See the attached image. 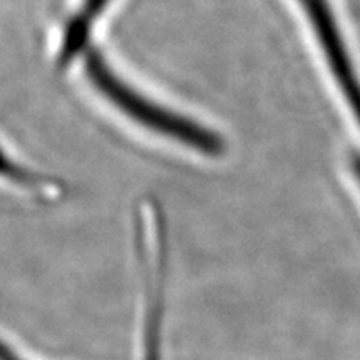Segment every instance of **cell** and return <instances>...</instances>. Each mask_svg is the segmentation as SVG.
Listing matches in <instances>:
<instances>
[{
  "mask_svg": "<svg viewBox=\"0 0 360 360\" xmlns=\"http://www.w3.org/2000/svg\"><path fill=\"white\" fill-rule=\"evenodd\" d=\"M85 70L92 84L101 90L119 110L134 119L135 122L165 137L191 146L207 155L222 154L225 143L217 132L192 122L191 119L157 105L148 98L135 92L122 82L103 60L97 51H92L85 58Z\"/></svg>",
  "mask_w": 360,
  "mask_h": 360,
  "instance_id": "obj_1",
  "label": "cell"
},
{
  "mask_svg": "<svg viewBox=\"0 0 360 360\" xmlns=\"http://www.w3.org/2000/svg\"><path fill=\"white\" fill-rule=\"evenodd\" d=\"M0 175L2 177H7L11 180H15V182H22V184H34L35 179L29 177L25 170H22L19 165L12 164L11 160L7 159L6 155L0 152Z\"/></svg>",
  "mask_w": 360,
  "mask_h": 360,
  "instance_id": "obj_4",
  "label": "cell"
},
{
  "mask_svg": "<svg viewBox=\"0 0 360 360\" xmlns=\"http://www.w3.org/2000/svg\"><path fill=\"white\" fill-rule=\"evenodd\" d=\"M109 2L110 0H85L79 17L72 22L69 30H67L65 34L64 45H62L60 51L62 60H70V58L79 52V49L82 47L85 39H87L89 27L92 24V20L97 19L98 13L103 11V7Z\"/></svg>",
  "mask_w": 360,
  "mask_h": 360,
  "instance_id": "obj_3",
  "label": "cell"
},
{
  "mask_svg": "<svg viewBox=\"0 0 360 360\" xmlns=\"http://www.w3.org/2000/svg\"><path fill=\"white\" fill-rule=\"evenodd\" d=\"M299 2L312 24L314 32L323 49L328 67L335 75L337 84L344 92L350 109L360 124V80L355 74L354 64L350 60L347 49H345L344 39H342L330 6L327 0H299Z\"/></svg>",
  "mask_w": 360,
  "mask_h": 360,
  "instance_id": "obj_2",
  "label": "cell"
},
{
  "mask_svg": "<svg viewBox=\"0 0 360 360\" xmlns=\"http://www.w3.org/2000/svg\"><path fill=\"white\" fill-rule=\"evenodd\" d=\"M352 169H354V174L357 180L360 182V154H355L352 157Z\"/></svg>",
  "mask_w": 360,
  "mask_h": 360,
  "instance_id": "obj_5",
  "label": "cell"
}]
</instances>
